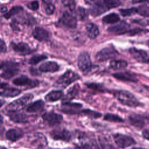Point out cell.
<instances>
[{
	"instance_id": "1",
	"label": "cell",
	"mask_w": 149,
	"mask_h": 149,
	"mask_svg": "<svg viewBox=\"0 0 149 149\" xmlns=\"http://www.w3.org/2000/svg\"><path fill=\"white\" fill-rule=\"evenodd\" d=\"M113 97L122 105L131 108L143 106L136 96L131 92L124 90H113L112 91Z\"/></svg>"
},
{
	"instance_id": "2",
	"label": "cell",
	"mask_w": 149,
	"mask_h": 149,
	"mask_svg": "<svg viewBox=\"0 0 149 149\" xmlns=\"http://www.w3.org/2000/svg\"><path fill=\"white\" fill-rule=\"evenodd\" d=\"M33 98V95L32 94H26L20 98L8 104L5 107V110L6 111L7 113L12 112L20 111V110L23 109Z\"/></svg>"
},
{
	"instance_id": "3",
	"label": "cell",
	"mask_w": 149,
	"mask_h": 149,
	"mask_svg": "<svg viewBox=\"0 0 149 149\" xmlns=\"http://www.w3.org/2000/svg\"><path fill=\"white\" fill-rule=\"evenodd\" d=\"M80 78V77L77 73L71 70H68L59 77L56 81V87L65 88Z\"/></svg>"
},
{
	"instance_id": "4",
	"label": "cell",
	"mask_w": 149,
	"mask_h": 149,
	"mask_svg": "<svg viewBox=\"0 0 149 149\" xmlns=\"http://www.w3.org/2000/svg\"><path fill=\"white\" fill-rule=\"evenodd\" d=\"M118 55V51L113 46H110L105 47L98 51L95 56V59L97 62H104L115 58Z\"/></svg>"
},
{
	"instance_id": "5",
	"label": "cell",
	"mask_w": 149,
	"mask_h": 149,
	"mask_svg": "<svg viewBox=\"0 0 149 149\" xmlns=\"http://www.w3.org/2000/svg\"><path fill=\"white\" fill-rule=\"evenodd\" d=\"M113 139L116 146L120 148H125L136 144V140L133 137L121 133L114 134Z\"/></svg>"
},
{
	"instance_id": "6",
	"label": "cell",
	"mask_w": 149,
	"mask_h": 149,
	"mask_svg": "<svg viewBox=\"0 0 149 149\" xmlns=\"http://www.w3.org/2000/svg\"><path fill=\"white\" fill-rule=\"evenodd\" d=\"M77 65L79 69L84 73H87L91 70L93 65L90 56L87 52H82L79 54L77 60Z\"/></svg>"
},
{
	"instance_id": "7",
	"label": "cell",
	"mask_w": 149,
	"mask_h": 149,
	"mask_svg": "<svg viewBox=\"0 0 149 149\" xmlns=\"http://www.w3.org/2000/svg\"><path fill=\"white\" fill-rule=\"evenodd\" d=\"M129 54L136 61L143 63H149V51L132 47L129 49Z\"/></svg>"
},
{
	"instance_id": "8",
	"label": "cell",
	"mask_w": 149,
	"mask_h": 149,
	"mask_svg": "<svg viewBox=\"0 0 149 149\" xmlns=\"http://www.w3.org/2000/svg\"><path fill=\"white\" fill-rule=\"evenodd\" d=\"M50 136L54 140L65 141H70L72 137L70 132L64 128H58L53 130L51 132Z\"/></svg>"
},
{
	"instance_id": "9",
	"label": "cell",
	"mask_w": 149,
	"mask_h": 149,
	"mask_svg": "<svg viewBox=\"0 0 149 149\" xmlns=\"http://www.w3.org/2000/svg\"><path fill=\"white\" fill-rule=\"evenodd\" d=\"M44 122L50 126H55L59 124L63 119L62 115L53 112H46L42 116Z\"/></svg>"
},
{
	"instance_id": "10",
	"label": "cell",
	"mask_w": 149,
	"mask_h": 149,
	"mask_svg": "<svg viewBox=\"0 0 149 149\" xmlns=\"http://www.w3.org/2000/svg\"><path fill=\"white\" fill-rule=\"evenodd\" d=\"M13 83L16 86H26L28 88H34L39 84V81L37 80H32L25 75H22L15 78L13 80Z\"/></svg>"
},
{
	"instance_id": "11",
	"label": "cell",
	"mask_w": 149,
	"mask_h": 149,
	"mask_svg": "<svg viewBox=\"0 0 149 149\" xmlns=\"http://www.w3.org/2000/svg\"><path fill=\"white\" fill-rule=\"evenodd\" d=\"M108 31L116 35H121L130 32L131 30L130 26L127 23L125 22H121L119 23L109 27Z\"/></svg>"
},
{
	"instance_id": "12",
	"label": "cell",
	"mask_w": 149,
	"mask_h": 149,
	"mask_svg": "<svg viewBox=\"0 0 149 149\" xmlns=\"http://www.w3.org/2000/svg\"><path fill=\"white\" fill-rule=\"evenodd\" d=\"M82 108V104L80 103L65 102L61 105V111L68 114H76L79 113Z\"/></svg>"
},
{
	"instance_id": "13",
	"label": "cell",
	"mask_w": 149,
	"mask_h": 149,
	"mask_svg": "<svg viewBox=\"0 0 149 149\" xmlns=\"http://www.w3.org/2000/svg\"><path fill=\"white\" fill-rule=\"evenodd\" d=\"M10 46L15 52L21 55H29L34 51L27 44L23 42L18 43L12 42L10 43Z\"/></svg>"
},
{
	"instance_id": "14",
	"label": "cell",
	"mask_w": 149,
	"mask_h": 149,
	"mask_svg": "<svg viewBox=\"0 0 149 149\" xmlns=\"http://www.w3.org/2000/svg\"><path fill=\"white\" fill-rule=\"evenodd\" d=\"M113 77L120 81L132 82V83H137L138 79L137 76L130 72H119L112 74Z\"/></svg>"
},
{
	"instance_id": "15",
	"label": "cell",
	"mask_w": 149,
	"mask_h": 149,
	"mask_svg": "<svg viewBox=\"0 0 149 149\" xmlns=\"http://www.w3.org/2000/svg\"><path fill=\"white\" fill-rule=\"evenodd\" d=\"M61 22L63 25L70 28H75L77 26V19L68 12H65L61 17Z\"/></svg>"
},
{
	"instance_id": "16",
	"label": "cell",
	"mask_w": 149,
	"mask_h": 149,
	"mask_svg": "<svg viewBox=\"0 0 149 149\" xmlns=\"http://www.w3.org/2000/svg\"><path fill=\"white\" fill-rule=\"evenodd\" d=\"M129 120L132 125L136 127H143L146 122L145 119V115L140 114H132L129 116Z\"/></svg>"
},
{
	"instance_id": "17",
	"label": "cell",
	"mask_w": 149,
	"mask_h": 149,
	"mask_svg": "<svg viewBox=\"0 0 149 149\" xmlns=\"http://www.w3.org/2000/svg\"><path fill=\"white\" fill-rule=\"evenodd\" d=\"M34 38L40 41H45L49 39L51 36L49 33L41 27H36L33 31Z\"/></svg>"
},
{
	"instance_id": "18",
	"label": "cell",
	"mask_w": 149,
	"mask_h": 149,
	"mask_svg": "<svg viewBox=\"0 0 149 149\" xmlns=\"http://www.w3.org/2000/svg\"><path fill=\"white\" fill-rule=\"evenodd\" d=\"M10 119L14 122L24 123L29 121L28 116L20 111L12 112L8 113Z\"/></svg>"
},
{
	"instance_id": "19",
	"label": "cell",
	"mask_w": 149,
	"mask_h": 149,
	"mask_svg": "<svg viewBox=\"0 0 149 149\" xmlns=\"http://www.w3.org/2000/svg\"><path fill=\"white\" fill-rule=\"evenodd\" d=\"M59 69L58 64L53 61H48L42 63L40 67L39 70L42 72H55Z\"/></svg>"
},
{
	"instance_id": "20",
	"label": "cell",
	"mask_w": 149,
	"mask_h": 149,
	"mask_svg": "<svg viewBox=\"0 0 149 149\" xmlns=\"http://www.w3.org/2000/svg\"><path fill=\"white\" fill-rule=\"evenodd\" d=\"M108 9L104 5L102 1H99L93 5L90 9V12L93 16H98L105 12Z\"/></svg>"
},
{
	"instance_id": "21",
	"label": "cell",
	"mask_w": 149,
	"mask_h": 149,
	"mask_svg": "<svg viewBox=\"0 0 149 149\" xmlns=\"http://www.w3.org/2000/svg\"><path fill=\"white\" fill-rule=\"evenodd\" d=\"M23 136V132L20 129H9L6 133V139L11 141H16L22 138Z\"/></svg>"
},
{
	"instance_id": "22",
	"label": "cell",
	"mask_w": 149,
	"mask_h": 149,
	"mask_svg": "<svg viewBox=\"0 0 149 149\" xmlns=\"http://www.w3.org/2000/svg\"><path fill=\"white\" fill-rule=\"evenodd\" d=\"M86 29L87 35L91 39H95L100 33L99 29L97 25L93 23H88L86 24Z\"/></svg>"
},
{
	"instance_id": "23",
	"label": "cell",
	"mask_w": 149,
	"mask_h": 149,
	"mask_svg": "<svg viewBox=\"0 0 149 149\" xmlns=\"http://www.w3.org/2000/svg\"><path fill=\"white\" fill-rule=\"evenodd\" d=\"M127 65V62L123 59H113L109 62V68L113 70L124 69Z\"/></svg>"
},
{
	"instance_id": "24",
	"label": "cell",
	"mask_w": 149,
	"mask_h": 149,
	"mask_svg": "<svg viewBox=\"0 0 149 149\" xmlns=\"http://www.w3.org/2000/svg\"><path fill=\"white\" fill-rule=\"evenodd\" d=\"M44 105H45L44 102L41 100H39L31 104H30L27 106L26 108V111L27 112H31V113L37 112L42 109L44 107Z\"/></svg>"
},
{
	"instance_id": "25",
	"label": "cell",
	"mask_w": 149,
	"mask_h": 149,
	"mask_svg": "<svg viewBox=\"0 0 149 149\" xmlns=\"http://www.w3.org/2000/svg\"><path fill=\"white\" fill-rule=\"evenodd\" d=\"M22 91L15 88H6L0 91V96L3 97H15L19 95Z\"/></svg>"
},
{
	"instance_id": "26",
	"label": "cell",
	"mask_w": 149,
	"mask_h": 149,
	"mask_svg": "<svg viewBox=\"0 0 149 149\" xmlns=\"http://www.w3.org/2000/svg\"><path fill=\"white\" fill-rule=\"evenodd\" d=\"M63 96V93L61 90H52L48 93L45 97L47 101L54 102L62 98Z\"/></svg>"
},
{
	"instance_id": "27",
	"label": "cell",
	"mask_w": 149,
	"mask_h": 149,
	"mask_svg": "<svg viewBox=\"0 0 149 149\" xmlns=\"http://www.w3.org/2000/svg\"><path fill=\"white\" fill-rule=\"evenodd\" d=\"M120 20L119 15L115 13H111L102 17V21L105 24H113Z\"/></svg>"
},
{
	"instance_id": "28",
	"label": "cell",
	"mask_w": 149,
	"mask_h": 149,
	"mask_svg": "<svg viewBox=\"0 0 149 149\" xmlns=\"http://www.w3.org/2000/svg\"><path fill=\"white\" fill-rule=\"evenodd\" d=\"M103 119L104 120L113 123H122L124 122L123 119L119 115L111 113H107L105 114Z\"/></svg>"
},
{
	"instance_id": "29",
	"label": "cell",
	"mask_w": 149,
	"mask_h": 149,
	"mask_svg": "<svg viewBox=\"0 0 149 149\" xmlns=\"http://www.w3.org/2000/svg\"><path fill=\"white\" fill-rule=\"evenodd\" d=\"M19 64L12 61H5L0 63V69L3 70L19 69Z\"/></svg>"
},
{
	"instance_id": "30",
	"label": "cell",
	"mask_w": 149,
	"mask_h": 149,
	"mask_svg": "<svg viewBox=\"0 0 149 149\" xmlns=\"http://www.w3.org/2000/svg\"><path fill=\"white\" fill-rule=\"evenodd\" d=\"M23 11V8L20 6H15L12 8L8 12L4 15V17L6 19H9L10 17L20 13Z\"/></svg>"
},
{
	"instance_id": "31",
	"label": "cell",
	"mask_w": 149,
	"mask_h": 149,
	"mask_svg": "<svg viewBox=\"0 0 149 149\" xmlns=\"http://www.w3.org/2000/svg\"><path fill=\"white\" fill-rule=\"evenodd\" d=\"M76 17L80 20H84L88 16L86 9L83 7H79L75 11Z\"/></svg>"
},
{
	"instance_id": "32",
	"label": "cell",
	"mask_w": 149,
	"mask_h": 149,
	"mask_svg": "<svg viewBox=\"0 0 149 149\" xmlns=\"http://www.w3.org/2000/svg\"><path fill=\"white\" fill-rule=\"evenodd\" d=\"M136 13L145 17H149V6L147 5L139 6L136 8Z\"/></svg>"
},
{
	"instance_id": "33",
	"label": "cell",
	"mask_w": 149,
	"mask_h": 149,
	"mask_svg": "<svg viewBox=\"0 0 149 149\" xmlns=\"http://www.w3.org/2000/svg\"><path fill=\"white\" fill-rule=\"evenodd\" d=\"M101 1L108 10L120 5L119 0H102Z\"/></svg>"
},
{
	"instance_id": "34",
	"label": "cell",
	"mask_w": 149,
	"mask_h": 149,
	"mask_svg": "<svg viewBox=\"0 0 149 149\" xmlns=\"http://www.w3.org/2000/svg\"><path fill=\"white\" fill-rule=\"evenodd\" d=\"M18 72H19V69L3 70V73L1 74V77L5 79H9L11 77L15 76L16 74H17L18 73Z\"/></svg>"
},
{
	"instance_id": "35",
	"label": "cell",
	"mask_w": 149,
	"mask_h": 149,
	"mask_svg": "<svg viewBox=\"0 0 149 149\" xmlns=\"http://www.w3.org/2000/svg\"><path fill=\"white\" fill-rule=\"evenodd\" d=\"M83 115H86L91 118H98L102 116L101 113L95 111L91 110L90 109H86L81 111Z\"/></svg>"
},
{
	"instance_id": "36",
	"label": "cell",
	"mask_w": 149,
	"mask_h": 149,
	"mask_svg": "<svg viewBox=\"0 0 149 149\" xmlns=\"http://www.w3.org/2000/svg\"><path fill=\"white\" fill-rule=\"evenodd\" d=\"M47 58L44 55H35L33 56L29 60V63L31 65H36L40 62L45 60Z\"/></svg>"
},
{
	"instance_id": "37",
	"label": "cell",
	"mask_w": 149,
	"mask_h": 149,
	"mask_svg": "<svg viewBox=\"0 0 149 149\" xmlns=\"http://www.w3.org/2000/svg\"><path fill=\"white\" fill-rule=\"evenodd\" d=\"M119 12L124 17L129 16L136 13V8L133 7L127 9H119Z\"/></svg>"
},
{
	"instance_id": "38",
	"label": "cell",
	"mask_w": 149,
	"mask_h": 149,
	"mask_svg": "<svg viewBox=\"0 0 149 149\" xmlns=\"http://www.w3.org/2000/svg\"><path fill=\"white\" fill-rule=\"evenodd\" d=\"M20 21L24 24H34V18H33L28 13L24 16H20Z\"/></svg>"
},
{
	"instance_id": "39",
	"label": "cell",
	"mask_w": 149,
	"mask_h": 149,
	"mask_svg": "<svg viewBox=\"0 0 149 149\" xmlns=\"http://www.w3.org/2000/svg\"><path fill=\"white\" fill-rule=\"evenodd\" d=\"M86 85L90 88L97 90L100 91H104L105 88L103 86L98 84V83H86Z\"/></svg>"
},
{
	"instance_id": "40",
	"label": "cell",
	"mask_w": 149,
	"mask_h": 149,
	"mask_svg": "<svg viewBox=\"0 0 149 149\" xmlns=\"http://www.w3.org/2000/svg\"><path fill=\"white\" fill-rule=\"evenodd\" d=\"M62 2L63 5L65 6L68 8L70 10L73 11L75 9L76 2L74 0H62Z\"/></svg>"
},
{
	"instance_id": "41",
	"label": "cell",
	"mask_w": 149,
	"mask_h": 149,
	"mask_svg": "<svg viewBox=\"0 0 149 149\" xmlns=\"http://www.w3.org/2000/svg\"><path fill=\"white\" fill-rule=\"evenodd\" d=\"M55 6L53 3H45L44 6V11L47 15H51L55 11Z\"/></svg>"
},
{
	"instance_id": "42",
	"label": "cell",
	"mask_w": 149,
	"mask_h": 149,
	"mask_svg": "<svg viewBox=\"0 0 149 149\" xmlns=\"http://www.w3.org/2000/svg\"><path fill=\"white\" fill-rule=\"evenodd\" d=\"M27 6L29 8H30L33 10H36L38 9V7H39L38 2L37 1H33L30 3H29L27 5Z\"/></svg>"
},
{
	"instance_id": "43",
	"label": "cell",
	"mask_w": 149,
	"mask_h": 149,
	"mask_svg": "<svg viewBox=\"0 0 149 149\" xmlns=\"http://www.w3.org/2000/svg\"><path fill=\"white\" fill-rule=\"evenodd\" d=\"M6 45L5 42L0 38V52H6Z\"/></svg>"
},
{
	"instance_id": "44",
	"label": "cell",
	"mask_w": 149,
	"mask_h": 149,
	"mask_svg": "<svg viewBox=\"0 0 149 149\" xmlns=\"http://www.w3.org/2000/svg\"><path fill=\"white\" fill-rule=\"evenodd\" d=\"M142 136L144 139L149 140V129H144L142 132Z\"/></svg>"
},
{
	"instance_id": "45",
	"label": "cell",
	"mask_w": 149,
	"mask_h": 149,
	"mask_svg": "<svg viewBox=\"0 0 149 149\" xmlns=\"http://www.w3.org/2000/svg\"><path fill=\"white\" fill-rule=\"evenodd\" d=\"M148 2L149 3V0H132L133 3H141V2Z\"/></svg>"
},
{
	"instance_id": "46",
	"label": "cell",
	"mask_w": 149,
	"mask_h": 149,
	"mask_svg": "<svg viewBox=\"0 0 149 149\" xmlns=\"http://www.w3.org/2000/svg\"><path fill=\"white\" fill-rule=\"evenodd\" d=\"M6 86H8V83L6 82H3L1 80H0V88H3Z\"/></svg>"
},
{
	"instance_id": "47",
	"label": "cell",
	"mask_w": 149,
	"mask_h": 149,
	"mask_svg": "<svg viewBox=\"0 0 149 149\" xmlns=\"http://www.w3.org/2000/svg\"><path fill=\"white\" fill-rule=\"evenodd\" d=\"M45 3H53L55 0H42Z\"/></svg>"
},
{
	"instance_id": "48",
	"label": "cell",
	"mask_w": 149,
	"mask_h": 149,
	"mask_svg": "<svg viewBox=\"0 0 149 149\" xmlns=\"http://www.w3.org/2000/svg\"><path fill=\"white\" fill-rule=\"evenodd\" d=\"M5 101H3L2 100H0V108L5 104Z\"/></svg>"
},
{
	"instance_id": "49",
	"label": "cell",
	"mask_w": 149,
	"mask_h": 149,
	"mask_svg": "<svg viewBox=\"0 0 149 149\" xmlns=\"http://www.w3.org/2000/svg\"><path fill=\"white\" fill-rule=\"evenodd\" d=\"M145 119H146V122L149 123V116H145Z\"/></svg>"
},
{
	"instance_id": "50",
	"label": "cell",
	"mask_w": 149,
	"mask_h": 149,
	"mask_svg": "<svg viewBox=\"0 0 149 149\" xmlns=\"http://www.w3.org/2000/svg\"><path fill=\"white\" fill-rule=\"evenodd\" d=\"M3 123V117L0 115V125Z\"/></svg>"
},
{
	"instance_id": "51",
	"label": "cell",
	"mask_w": 149,
	"mask_h": 149,
	"mask_svg": "<svg viewBox=\"0 0 149 149\" xmlns=\"http://www.w3.org/2000/svg\"><path fill=\"white\" fill-rule=\"evenodd\" d=\"M0 149H7L6 148H5V147L3 146H0Z\"/></svg>"
},
{
	"instance_id": "52",
	"label": "cell",
	"mask_w": 149,
	"mask_h": 149,
	"mask_svg": "<svg viewBox=\"0 0 149 149\" xmlns=\"http://www.w3.org/2000/svg\"><path fill=\"white\" fill-rule=\"evenodd\" d=\"M132 149H146V148H133Z\"/></svg>"
},
{
	"instance_id": "53",
	"label": "cell",
	"mask_w": 149,
	"mask_h": 149,
	"mask_svg": "<svg viewBox=\"0 0 149 149\" xmlns=\"http://www.w3.org/2000/svg\"><path fill=\"white\" fill-rule=\"evenodd\" d=\"M146 44H147V45L149 47V40H148L147 41V42H146Z\"/></svg>"
},
{
	"instance_id": "54",
	"label": "cell",
	"mask_w": 149,
	"mask_h": 149,
	"mask_svg": "<svg viewBox=\"0 0 149 149\" xmlns=\"http://www.w3.org/2000/svg\"><path fill=\"white\" fill-rule=\"evenodd\" d=\"M92 1H94V0H92Z\"/></svg>"
}]
</instances>
